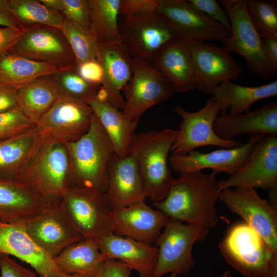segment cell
<instances>
[{
  "mask_svg": "<svg viewBox=\"0 0 277 277\" xmlns=\"http://www.w3.org/2000/svg\"><path fill=\"white\" fill-rule=\"evenodd\" d=\"M221 192L215 174L190 172L180 174L166 197L153 204L169 219L209 229L217 223L215 203Z\"/></svg>",
  "mask_w": 277,
  "mask_h": 277,
  "instance_id": "obj_1",
  "label": "cell"
},
{
  "mask_svg": "<svg viewBox=\"0 0 277 277\" xmlns=\"http://www.w3.org/2000/svg\"><path fill=\"white\" fill-rule=\"evenodd\" d=\"M226 11L231 31L222 48L229 54L243 57L249 71L255 76L266 81L273 79L276 73L266 57L262 39L248 14L246 1L235 0Z\"/></svg>",
  "mask_w": 277,
  "mask_h": 277,
  "instance_id": "obj_8",
  "label": "cell"
},
{
  "mask_svg": "<svg viewBox=\"0 0 277 277\" xmlns=\"http://www.w3.org/2000/svg\"><path fill=\"white\" fill-rule=\"evenodd\" d=\"M151 63L170 82L175 91L187 92L195 89L193 61L184 42L177 41L166 45Z\"/></svg>",
  "mask_w": 277,
  "mask_h": 277,
  "instance_id": "obj_26",
  "label": "cell"
},
{
  "mask_svg": "<svg viewBox=\"0 0 277 277\" xmlns=\"http://www.w3.org/2000/svg\"><path fill=\"white\" fill-rule=\"evenodd\" d=\"M191 53L195 79V89L212 94L220 84L237 81L243 69L222 47L211 43L188 41L185 43Z\"/></svg>",
  "mask_w": 277,
  "mask_h": 277,
  "instance_id": "obj_16",
  "label": "cell"
},
{
  "mask_svg": "<svg viewBox=\"0 0 277 277\" xmlns=\"http://www.w3.org/2000/svg\"><path fill=\"white\" fill-rule=\"evenodd\" d=\"M156 13L167 18L180 31L185 42L223 43L230 34V31L193 7L188 1L160 0Z\"/></svg>",
  "mask_w": 277,
  "mask_h": 277,
  "instance_id": "obj_19",
  "label": "cell"
},
{
  "mask_svg": "<svg viewBox=\"0 0 277 277\" xmlns=\"http://www.w3.org/2000/svg\"><path fill=\"white\" fill-rule=\"evenodd\" d=\"M61 13L65 19L90 29V7L89 0H62Z\"/></svg>",
  "mask_w": 277,
  "mask_h": 277,
  "instance_id": "obj_41",
  "label": "cell"
},
{
  "mask_svg": "<svg viewBox=\"0 0 277 277\" xmlns=\"http://www.w3.org/2000/svg\"><path fill=\"white\" fill-rule=\"evenodd\" d=\"M219 199L232 212L241 216L277 254L276 205L261 198L254 188H225Z\"/></svg>",
  "mask_w": 277,
  "mask_h": 277,
  "instance_id": "obj_14",
  "label": "cell"
},
{
  "mask_svg": "<svg viewBox=\"0 0 277 277\" xmlns=\"http://www.w3.org/2000/svg\"><path fill=\"white\" fill-rule=\"evenodd\" d=\"M0 26L24 29L13 14L9 0H0Z\"/></svg>",
  "mask_w": 277,
  "mask_h": 277,
  "instance_id": "obj_48",
  "label": "cell"
},
{
  "mask_svg": "<svg viewBox=\"0 0 277 277\" xmlns=\"http://www.w3.org/2000/svg\"><path fill=\"white\" fill-rule=\"evenodd\" d=\"M154 243L158 256L152 277H161L167 273L186 275L195 263L193 245L204 241L209 229L170 219Z\"/></svg>",
  "mask_w": 277,
  "mask_h": 277,
  "instance_id": "obj_6",
  "label": "cell"
},
{
  "mask_svg": "<svg viewBox=\"0 0 277 277\" xmlns=\"http://www.w3.org/2000/svg\"><path fill=\"white\" fill-rule=\"evenodd\" d=\"M106 192L112 211L143 202L147 197L142 180L133 156L121 158L116 154L108 173Z\"/></svg>",
  "mask_w": 277,
  "mask_h": 277,
  "instance_id": "obj_22",
  "label": "cell"
},
{
  "mask_svg": "<svg viewBox=\"0 0 277 277\" xmlns=\"http://www.w3.org/2000/svg\"><path fill=\"white\" fill-rule=\"evenodd\" d=\"M264 135H251L245 144L231 149H221L208 153L192 150L186 154H173L168 161L172 168L180 174L211 169L212 173L234 174L245 164L257 142Z\"/></svg>",
  "mask_w": 277,
  "mask_h": 277,
  "instance_id": "obj_18",
  "label": "cell"
},
{
  "mask_svg": "<svg viewBox=\"0 0 277 277\" xmlns=\"http://www.w3.org/2000/svg\"><path fill=\"white\" fill-rule=\"evenodd\" d=\"M22 224L33 242L52 259L68 246L84 238L61 200L48 203L42 211Z\"/></svg>",
  "mask_w": 277,
  "mask_h": 277,
  "instance_id": "obj_12",
  "label": "cell"
},
{
  "mask_svg": "<svg viewBox=\"0 0 277 277\" xmlns=\"http://www.w3.org/2000/svg\"><path fill=\"white\" fill-rule=\"evenodd\" d=\"M131 269L125 263L114 259H108L95 277H129Z\"/></svg>",
  "mask_w": 277,
  "mask_h": 277,
  "instance_id": "obj_45",
  "label": "cell"
},
{
  "mask_svg": "<svg viewBox=\"0 0 277 277\" xmlns=\"http://www.w3.org/2000/svg\"><path fill=\"white\" fill-rule=\"evenodd\" d=\"M194 8L212 19L216 21L228 31H231V24L228 17L215 0H187Z\"/></svg>",
  "mask_w": 277,
  "mask_h": 277,
  "instance_id": "obj_42",
  "label": "cell"
},
{
  "mask_svg": "<svg viewBox=\"0 0 277 277\" xmlns=\"http://www.w3.org/2000/svg\"><path fill=\"white\" fill-rule=\"evenodd\" d=\"M42 138L35 125L0 141V177L14 179L38 149Z\"/></svg>",
  "mask_w": 277,
  "mask_h": 277,
  "instance_id": "obj_31",
  "label": "cell"
},
{
  "mask_svg": "<svg viewBox=\"0 0 277 277\" xmlns=\"http://www.w3.org/2000/svg\"><path fill=\"white\" fill-rule=\"evenodd\" d=\"M54 75L62 94L87 103L95 98L101 86L84 80L74 66L59 69Z\"/></svg>",
  "mask_w": 277,
  "mask_h": 277,
  "instance_id": "obj_37",
  "label": "cell"
},
{
  "mask_svg": "<svg viewBox=\"0 0 277 277\" xmlns=\"http://www.w3.org/2000/svg\"><path fill=\"white\" fill-rule=\"evenodd\" d=\"M160 0H121L118 20L132 21L156 13Z\"/></svg>",
  "mask_w": 277,
  "mask_h": 277,
  "instance_id": "obj_40",
  "label": "cell"
},
{
  "mask_svg": "<svg viewBox=\"0 0 277 277\" xmlns=\"http://www.w3.org/2000/svg\"><path fill=\"white\" fill-rule=\"evenodd\" d=\"M133 73L123 89L125 106L122 111L138 124L149 108L171 98L175 90L170 82L151 63L132 58Z\"/></svg>",
  "mask_w": 277,
  "mask_h": 277,
  "instance_id": "obj_10",
  "label": "cell"
},
{
  "mask_svg": "<svg viewBox=\"0 0 277 277\" xmlns=\"http://www.w3.org/2000/svg\"><path fill=\"white\" fill-rule=\"evenodd\" d=\"M87 104L109 138L116 155L121 158L127 156L135 135L137 123L130 120L107 101L94 99Z\"/></svg>",
  "mask_w": 277,
  "mask_h": 277,
  "instance_id": "obj_32",
  "label": "cell"
},
{
  "mask_svg": "<svg viewBox=\"0 0 277 277\" xmlns=\"http://www.w3.org/2000/svg\"><path fill=\"white\" fill-rule=\"evenodd\" d=\"M262 39L266 57L273 71L277 72V37Z\"/></svg>",
  "mask_w": 277,
  "mask_h": 277,
  "instance_id": "obj_49",
  "label": "cell"
},
{
  "mask_svg": "<svg viewBox=\"0 0 277 277\" xmlns=\"http://www.w3.org/2000/svg\"><path fill=\"white\" fill-rule=\"evenodd\" d=\"M14 256L29 264L38 275L62 277L64 273L25 231L22 223L0 222V254Z\"/></svg>",
  "mask_w": 277,
  "mask_h": 277,
  "instance_id": "obj_21",
  "label": "cell"
},
{
  "mask_svg": "<svg viewBox=\"0 0 277 277\" xmlns=\"http://www.w3.org/2000/svg\"><path fill=\"white\" fill-rule=\"evenodd\" d=\"M39 277H48V276H45V275H39Z\"/></svg>",
  "mask_w": 277,
  "mask_h": 277,
  "instance_id": "obj_55",
  "label": "cell"
},
{
  "mask_svg": "<svg viewBox=\"0 0 277 277\" xmlns=\"http://www.w3.org/2000/svg\"><path fill=\"white\" fill-rule=\"evenodd\" d=\"M177 275L174 273H171V274L169 277H176Z\"/></svg>",
  "mask_w": 277,
  "mask_h": 277,
  "instance_id": "obj_54",
  "label": "cell"
},
{
  "mask_svg": "<svg viewBox=\"0 0 277 277\" xmlns=\"http://www.w3.org/2000/svg\"><path fill=\"white\" fill-rule=\"evenodd\" d=\"M211 97L219 107L222 115H235L250 111L253 104L277 94V81L256 87L244 86L226 81L220 84L212 93Z\"/></svg>",
  "mask_w": 277,
  "mask_h": 277,
  "instance_id": "obj_28",
  "label": "cell"
},
{
  "mask_svg": "<svg viewBox=\"0 0 277 277\" xmlns=\"http://www.w3.org/2000/svg\"><path fill=\"white\" fill-rule=\"evenodd\" d=\"M39 2L48 8L61 12L63 8L62 0H39Z\"/></svg>",
  "mask_w": 277,
  "mask_h": 277,
  "instance_id": "obj_50",
  "label": "cell"
},
{
  "mask_svg": "<svg viewBox=\"0 0 277 277\" xmlns=\"http://www.w3.org/2000/svg\"><path fill=\"white\" fill-rule=\"evenodd\" d=\"M121 0H89L90 30L100 44L122 43L118 27Z\"/></svg>",
  "mask_w": 277,
  "mask_h": 277,
  "instance_id": "obj_34",
  "label": "cell"
},
{
  "mask_svg": "<svg viewBox=\"0 0 277 277\" xmlns=\"http://www.w3.org/2000/svg\"><path fill=\"white\" fill-rule=\"evenodd\" d=\"M61 30L74 55V66L87 61L97 60L99 43L90 29L65 19Z\"/></svg>",
  "mask_w": 277,
  "mask_h": 277,
  "instance_id": "obj_36",
  "label": "cell"
},
{
  "mask_svg": "<svg viewBox=\"0 0 277 277\" xmlns=\"http://www.w3.org/2000/svg\"><path fill=\"white\" fill-rule=\"evenodd\" d=\"M61 94L55 75H43L17 89V107L35 125Z\"/></svg>",
  "mask_w": 277,
  "mask_h": 277,
  "instance_id": "obj_29",
  "label": "cell"
},
{
  "mask_svg": "<svg viewBox=\"0 0 277 277\" xmlns=\"http://www.w3.org/2000/svg\"><path fill=\"white\" fill-rule=\"evenodd\" d=\"M248 14L262 38L277 37V7L272 1H246Z\"/></svg>",
  "mask_w": 277,
  "mask_h": 277,
  "instance_id": "obj_38",
  "label": "cell"
},
{
  "mask_svg": "<svg viewBox=\"0 0 277 277\" xmlns=\"http://www.w3.org/2000/svg\"><path fill=\"white\" fill-rule=\"evenodd\" d=\"M11 10L25 28L43 25L62 29L65 18L63 14L36 0H9Z\"/></svg>",
  "mask_w": 277,
  "mask_h": 277,
  "instance_id": "obj_35",
  "label": "cell"
},
{
  "mask_svg": "<svg viewBox=\"0 0 277 277\" xmlns=\"http://www.w3.org/2000/svg\"><path fill=\"white\" fill-rule=\"evenodd\" d=\"M174 111L182 121L170 149L173 154L185 155L196 148L206 146L231 149L242 145L240 141L222 139L215 133L213 124L220 110L217 102L211 97L197 111H187L181 105L176 106Z\"/></svg>",
  "mask_w": 277,
  "mask_h": 277,
  "instance_id": "obj_13",
  "label": "cell"
},
{
  "mask_svg": "<svg viewBox=\"0 0 277 277\" xmlns=\"http://www.w3.org/2000/svg\"><path fill=\"white\" fill-rule=\"evenodd\" d=\"M93 114L87 103L61 93L35 126L41 137L66 146L88 131Z\"/></svg>",
  "mask_w": 277,
  "mask_h": 277,
  "instance_id": "obj_11",
  "label": "cell"
},
{
  "mask_svg": "<svg viewBox=\"0 0 277 277\" xmlns=\"http://www.w3.org/2000/svg\"><path fill=\"white\" fill-rule=\"evenodd\" d=\"M69 158L67 188L106 192L108 168L116 154L114 147L94 113L88 131L66 145Z\"/></svg>",
  "mask_w": 277,
  "mask_h": 277,
  "instance_id": "obj_2",
  "label": "cell"
},
{
  "mask_svg": "<svg viewBox=\"0 0 277 277\" xmlns=\"http://www.w3.org/2000/svg\"><path fill=\"white\" fill-rule=\"evenodd\" d=\"M230 276H231V273L228 271H225L222 276V277H230Z\"/></svg>",
  "mask_w": 277,
  "mask_h": 277,
  "instance_id": "obj_52",
  "label": "cell"
},
{
  "mask_svg": "<svg viewBox=\"0 0 277 277\" xmlns=\"http://www.w3.org/2000/svg\"><path fill=\"white\" fill-rule=\"evenodd\" d=\"M97 60L103 70L101 86L107 92L108 102L123 109L125 102L121 91L131 78L132 57L122 43L99 44Z\"/></svg>",
  "mask_w": 277,
  "mask_h": 277,
  "instance_id": "obj_23",
  "label": "cell"
},
{
  "mask_svg": "<svg viewBox=\"0 0 277 277\" xmlns=\"http://www.w3.org/2000/svg\"><path fill=\"white\" fill-rule=\"evenodd\" d=\"M52 260L65 274L95 277L108 259L100 251L96 240L83 238Z\"/></svg>",
  "mask_w": 277,
  "mask_h": 277,
  "instance_id": "obj_30",
  "label": "cell"
},
{
  "mask_svg": "<svg viewBox=\"0 0 277 277\" xmlns=\"http://www.w3.org/2000/svg\"><path fill=\"white\" fill-rule=\"evenodd\" d=\"M17 89L0 84V113L17 107Z\"/></svg>",
  "mask_w": 277,
  "mask_h": 277,
  "instance_id": "obj_47",
  "label": "cell"
},
{
  "mask_svg": "<svg viewBox=\"0 0 277 277\" xmlns=\"http://www.w3.org/2000/svg\"><path fill=\"white\" fill-rule=\"evenodd\" d=\"M58 70L49 63L7 53L0 56V84L17 89L41 76L55 74Z\"/></svg>",
  "mask_w": 277,
  "mask_h": 277,
  "instance_id": "obj_33",
  "label": "cell"
},
{
  "mask_svg": "<svg viewBox=\"0 0 277 277\" xmlns=\"http://www.w3.org/2000/svg\"><path fill=\"white\" fill-rule=\"evenodd\" d=\"M47 204L15 180L0 177V222L24 223L42 211Z\"/></svg>",
  "mask_w": 277,
  "mask_h": 277,
  "instance_id": "obj_27",
  "label": "cell"
},
{
  "mask_svg": "<svg viewBox=\"0 0 277 277\" xmlns=\"http://www.w3.org/2000/svg\"><path fill=\"white\" fill-rule=\"evenodd\" d=\"M227 188H277V135H266L254 145L245 164L233 175L219 182Z\"/></svg>",
  "mask_w": 277,
  "mask_h": 277,
  "instance_id": "obj_17",
  "label": "cell"
},
{
  "mask_svg": "<svg viewBox=\"0 0 277 277\" xmlns=\"http://www.w3.org/2000/svg\"><path fill=\"white\" fill-rule=\"evenodd\" d=\"M213 130L220 138L226 140L243 134L277 135V103H269L245 113L218 116Z\"/></svg>",
  "mask_w": 277,
  "mask_h": 277,
  "instance_id": "obj_24",
  "label": "cell"
},
{
  "mask_svg": "<svg viewBox=\"0 0 277 277\" xmlns=\"http://www.w3.org/2000/svg\"><path fill=\"white\" fill-rule=\"evenodd\" d=\"M35 125L18 107L0 113V141L15 136Z\"/></svg>",
  "mask_w": 277,
  "mask_h": 277,
  "instance_id": "obj_39",
  "label": "cell"
},
{
  "mask_svg": "<svg viewBox=\"0 0 277 277\" xmlns=\"http://www.w3.org/2000/svg\"><path fill=\"white\" fill-rule=\"evenodd\" d=\"M61 201L84 238L97 241L113 233L112 210L106 192L69 188Z\"/></svg>",
  "mask_w": 277,
  "mask_h": 277,
  "instance_id": "obj_7",
  "label": "cell"
},
{
  "mask_svg": "<svg viewBox=\"0 0 277 277\" xmlns=\"http://www.w3.org/2000/svg\"><path fill=\"white\" fill-rule=\"evenodd\" d=\"M169 217L144 201L112 211L113 234L149 244H154Z\"/></svg>",
  "mask_w": 277,
  "mask_h": 277,
  "instance_id": "obj_20",
  "label": "cell"
},
{
  "mask_svg": "<svg viewBox=\"0 0 277 277\" xmlns=\"http://www.w3.org/2000/svg\"><path fill=\"white\" fill-rule=\"evenodd\" d=\"M97 242L108 259L119 260L136 270L140 277H152L158 256L156 247L113 233Z\"/></svg>",
  "mask_w": 277,
  "mask_h": 277,
  "instance_id": "obj_25",
  "label": "cell"
},
{
  "mask_svg": "<svg viewBox=\"0 0 277 277\" xmlns=\"http://www.w3.org/2000/svg\"><path fill=\"white\" fill-rule=\"evenodd\" d=\"M41 138L38 149L14 180L47 203L59 201L67 189L68 150L63 144Z\"/></svg>",
  "mask_w": 277,
  "mask_h": 277,
  "instance_id": "obj_4",
  "label": "cell"
},
{
  "mask_svg": "<svg viewBox=\"0 0 277 277\" xmlns=\"http://www.w3.org/2000/svg\"><path fill=\"white\" fill-rule=\"evenodd\" d=\"M1 277H37L35 271L19 264L9 255L0 254Z\"/></svg>",
  "mask_w": 277,
  "mask_h": 277,
  "instance_id": "obj_43",
  "label": "cell"
},
{
  "mask_svg": "<svg viewBox=\"0 0 277 277\" xmlns=\"http://www.w3.org/2000/svg\"><path fill=\"white\" fill-rule=\"evenodd\" d=\"M270 277H277V268L273 271Z\"/></svg>",
  "mask_w": 277,
  "mask_h": 277,
  "instance_id": "obj_53",
  "label": "cell"
},
{
  "mask_svg": "<svg viewBox=\"0 0 277 277\" xmlns=\"http://www.w3.org/2000/svg\"><path fill=\"white\" fill-rule=\"evenodd\" d=\"M118 27L122 44L130 56L150 63L166 45L186 41L180 31L157 13L135 21L119 20Z\"/></svg>",
  "mask_w": 277,
  "mask_h": 277,
  "instance_id": "obj_9",
  "label": "cell"
},
{
  "mask_svg": "<svg viewBox=\"0 0 277 277\" xmlns=\"http://www.w3.org/2000/svg\"><path fill=\"white\" fill-rule=\"evenodd\" d=\"M62 277H87V276L83 275H77V274H74V275L65 274Z\"/></svg>",
  "mask_w": 277,
  "mask_h": 277,
  "instance_id": "obj_51",
  "label": "cell"
},
{
  "mask_svg": "<svg viewBox=\"0 0 277 277\" xmlns=\"http://www.w3.org/2000/svg\"><path fill=\"white\" fill-rule=\"evenodd\" d=\"M225 261L245 277H270L277 254L246 223L234 225L219 245Z\"/></svg>",
  "mask_w": 277,
  "mask_h": 277,
  "instance_id": "obj_5",
  "label": "cell"
},
{
  "mask_svg": "<svg viewBox=\"0 0 277 277\" xmlns=\"http://www.w3.org/2000/svg\"><path fill=\"white\" fill-rule=\"evenodd\" d=\"M79 75L86 81L95 85H102L104 72L97 60L87 61L74 66Z\"/></svg>",
  "mask_w": 277,
  "mask_h": 277,
  "instance_id": "obj_44",
  "label": "cell"
},
{
  "mask_svg": "<svg viewBox=\"0 0 277 277\" xmlns=\"http://www.w3.org/2000/svg\"><path fill=\"white\" fill-rule=\"evenodd\" d=\"M8 53L35 61L49 63L59 69L74 66L75 56L62 30L35 25L24 31Z\"/></svg>",
  "mask_w": 277,
  "mask_h": 277,
  "instance_id": "obj_15",
  "label": "cell"
},
{
  "mask_svg": "<svg viewBox=\"0 0 277 277\" xmlns=\"http://www.w3.org/2000/svg\"><path fill=\"white\" fill-rule=\"evenodd\" d=\"M178 130L165 129L135 134L129 153L134 158L147 197L163 200L174 179L168 167V154Z\"/></svg>",
  "mask_w": 277,
  "mask_h": 277,
  "instance_id": "obj_3",
  "label": "cell"
},
{
  "mask_svg": "<svg viewBox=\"0 0 277 277\" xmlns=\"http://www.w3.org/2000/svg\"><path fill=\"white\" fill-rule=\"evenodd\" d=\"M23 31L24 29L0 26V56L10 51Z\"/></svg>",
  "mask_w": 277,
  "mask_h": 277,
  "instance_id": "obj_46",
  "label": "cell"
}]
</instances>
